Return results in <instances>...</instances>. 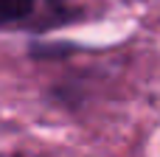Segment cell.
<instances>
[{"label":"cell","instance_id":"6da1fadb","mask_svg":"<svg viewBox=\"0 0 160 157\" xmlns=\"http://www.w3.org/2000/svg\"><path fill=\"white\" fill-rule=\"evenodd\" d=\"M31 8H34V0H0V25L28 17Z\"/></svg>","mask_w":160,"mask_h":157},{"label":"cell","instance_id":"7a4b0ae2","mask_svg":"<svg viewBox=\"0 0 160 157\" xmlns=\"http://www.w3.org/2000/svg\"><path fill=\"white\" fill-rule=\"evenodd\" d=\"M53 3H59V0H53Z\"/></svg>","mask_w":160,"mask_h":157}]
</instances>
